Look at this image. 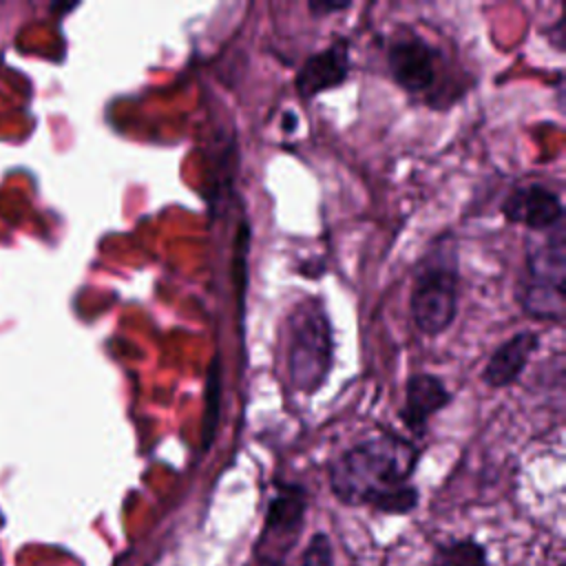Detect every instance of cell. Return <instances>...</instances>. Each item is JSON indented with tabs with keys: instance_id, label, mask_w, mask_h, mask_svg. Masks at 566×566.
I'll list each match as a JSON object with an SVG mask.
<instances>
[{
	"instance_id": "1",
	"label": "cell",
	"mask_w": 566,
	"mask_h": 566,
	"mask_svg": "<svg viewBox=\"0 0 566 566\" xmlns=\"http://www.w3.org/2000/svg\"><path fill=\"white\" fill-rule=\"evenodd\" d=\"M418 449L396 433L363 440L338 455L329 469L332 491L345 504H369L382 513H407L418 502L409 478Z\"/></svg>"
},
{
	"instance_id": "2",
	"label": "cell",
	"mask_w": 566,
	"mask_h": 566,
	"mask_svg": "<svg viewBox=\"0 0 566 566\" xmlns=\"http://www.w3.org/2000/svg\"><path fill=\"white\" fill-rule=\"evenodd\" d=\"M287 374L294 389L314 394L332 367V327L321 298H310L287 321Z\"/></svg>"
},
{
	"instance_id": "3",
	"label": "cell",
	"mask_w": 566,
	"mask_h": 566,
	"mask_svg": "<svg viewBox=\"0 0 566 566\" xmlns=\"http://www.w3.org/2000/svg\"><path fill=\"white\" fill-rule=\"evenodd\" d=\"M409 312L416 327L427 336H436L453 323L458 312V265L453 250L438 248L420 265L411 287Z\"/></svg>"
},
{
	"instance_id": "4",
	"label": "cell",
	"mask_w": 566,
	"mask_h": 566,
	"mask_svg": "<svg viewBox=\"0 0 566 566\" xmlns=\"http://www.w3.org/2000/svg\"><path fill=\"white\" fill-rule=\"evenodd\" d=\"M564 223L546 230V237L526 250V281L522 292V305L535 318L562 321L564 316Z\"/></svg>"
},
{
	"instance_id": "5",
	"label": "cell",
	"mask_w": 566,
	"mask_h": 566,
	"mask_svg": "<svg viewBox=\"0 0 566 566\" xmlns=\"http://www.w3.org/2000/svg\"><path fill=\"white\" fill-rule=\"evenodd\" d=\"M305 513V491L296 484H285L270 500L265 513L263 535L256 548L259 566H281L285 553L294 544V537L303 524Z\"/></svg>"
},
{
	"instance_id": "6",
	"label": "cell",
	"mask_w": 566,
	"mask_h": 566,
	"mask_svg": "<svg viewBox=\"0 0 566 566\" xmlns=\"http://www.w3.org/2000/svg\"><path fill=\"white\" fill-rule=\"evenodd\" d=\"M502 214L509 221L522 223L535 232H546L564 223L562 199L542 184H528V186L515 188L504 199Z\"/></svg>"
},
{
	"instance_id": "7",
	"label": "cell",
	"mask_w": 566,
	"mask_h": 566,
	"mask_svg": "<svg viewBox=\"0 0 566 566\" xmlns=\"http://www.w3.org/2000/svg\"><path fill=\"white\" fill-rule=\"evenodd\" d=\"M389 73L409 93H424L436 82V51L418 35L396 40L387 53Z\"/></svg>"
},
{
	"instance_id": "8",
	"label": "cell",
	"mask_w": 566,
	"mask_h": 566,
	"mask_svg": "<svg viewBox=\"0 0 566 566\" xmlns=\"http://www.w3.org/2000/svg\"><path fill=\"white\" fill-rule=\"evenodd\" d=\"M349 75L347 40H336L321 53L310 55L296 73V91L301 97H314L327 88L340 86Z\"/></svg>"
},
{
	"instance_id": "9",
	"label": "cell",
	"mask_w": 566,
	"mask_h": 566,
	"mask_svg": "<svg viewBox=\"0 0 566 566\" xmlns=\"http://www.w3.org/2000/svg\"><path fill=\"white\" fill-rule=\"evenodd\" d=\"M449 400L451 394L438 376L413 374L405 387V407L400 409V418L413 433H422L427 420L447 407Z\"/></svg>"
},
{
	"instance_id": "10",
	"label": "cell",
	"mask_w": 566,
	"mask_h": 566,
	"mask_svg": "<svg viewBox=\"0 0 566 566\" xmlns=\"http://www.w3.org/2000/svg\"><path fill=\"white\" fill-rule=\"evenodd\" d=\"M537 334L535 332H520L504 340L489 358V363L482 369V382L502 389L511 382H515L526 367L531 354L537 349Z\"/></svg>"
},
{
	"instance_id": "11",
	"label": "cell",
	"mask_w": 566,
	"mask_h": 566,
	"mask_svg": "<svg viewBox=\"0 0 566 566\" xmlns=\"http://www.w3.org/2000/svg\"><path fill=\"white\" fill-rule=\"evenodd\" d=\"M433 566H486L484 548L473 539H458L438 548Z\"/></svg>"
},
{
	"instance_id": "12",
	"label": "cell",
	"mask_w": 566,
	"mask_h": 566,
	"mask_svg": "<svg viewBox=\"0 0 566 566\" xmlns=\"http://www.w3.org/2000/svg\"><path fill=\"white\" fill-rule=\"evenodd\" d=\"M301 566H334L332 544H329L327 535H314L310 539L307 548L303 551Z\"/></svg>"
},
{
	"instance_id": "13",
	"label": "cell",
	"mask_w": 566,
	"mask_h": 566,
	"mask_svg": "<svg viewBox=\"0 0 566 566\" xmlns=\"http://www.w3.org/2000/svg\"><path fill=\"white\" fill-rule=\"evenodd\" d=\"M310 7V11L312 13H316V15H323V13H334V11H343V9H349V2H343V4H338V2H310L307 4Z\"/></svg>"
}]
</instances>
